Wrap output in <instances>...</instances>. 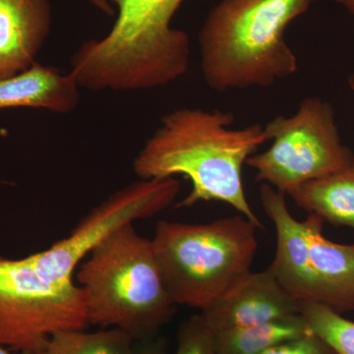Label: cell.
<instances>
[{"label": "cell", "instance_id": "1", "mask_svg": "<svg viewBox=\"0 0 354 354\" xmlns=\"http://www.w3.org/2000/svg\"><path fill=\"white\" fill-rule=\"evenodd\" d=\"M234 121V113L218 109L185 108L165 114L135 158V174L140 179L183 176L192 188L178 208L223 202L264 230L247 200L242 169L267 135L260 124L232 128Z\"/></svg>", "mask_w": 354, "mask_h": 354}, {"label": "cell", "instance_id": "2", "mask_svg": "<svg viewBox=\"0 0 354 354\" xmlns=\"http://www.w3.org/2000/svg\"><path fill=\"white\" fill-rule=\"evenodd\" d=\"M118 17L108 35L84 41L71 58L80 88L140 91L176 82L189 71L191 43L171 25L183 0H111Z\"/></svg>", "mask_w": 354, "mask_h": 354}, {"label": "cell", "instance_id": "3", "mask_svg": "<svg viewBox=\"0 0 354 354\" xmlns=\"http://www.w3.org/2000/svg\"><path fill=\"white\" fill-rule=\"evenodd\" d=\"M316 0H221L199 32L205 82L218 93L271 87L298 71L285 32Z\"/></svg>", "mask_w": 354, "mask_h": 354}, {"label": "cell", "instance_id": "4", "mask_svg": "<svg viewBox=\"0 0 354 354\" xmlns=\"http://www.w3.org/2000/svg\"><path fill=\"white\" fill-rule=\"evenodd\" d=\"M78 268L90 325L120 329L140 342L157 337L176 313L152 241L133 223L102 239Z\"/></svg>", "mask_w": 354, "mask_h": 354}, {"label": "cell", "instance_id": "5", "mask_svg": "<svg viewBox=\"0 0 354 354\" xmlns=\"http://www.w3.org/2000/svg\"><path fill=\"white\" fill-rule=\"evenodd\" d=\"M257 230L241 215L201 225L158 221L151 241L174 304L201 311L250 272Z\"/></svg>", "mask_w": 354, "mask_h": 354}, {"label": "cell", "instance_id": "6", "mask_svg": "<svg viewBox=\"0 0 354 354\" xmlns=\"http://www.w3.org/2000/svg\"><path fill=\"white\" fill-rule=\"evenodd\" d=\"M272 146L246 165L256 179L290 195L302 184L341 171L354 156L342 144L334 109L320 97H305L292 115H279L264 127Z\"/></svg>", "mask_w": 354, "mask_h": 354}, {"label": "cell", "instance_id": "7", "mask_svg": "<svg viewBox=\"0 0 354 354\" xmlns=\"http://www.w3.org/2000/svg\"><path fill=\"white\" fill-rule=\"evenodd\" d=\"M87 310L75 283H55L31 257H0V346L32 353L62 330L87 329Z\"/></svg>", "mask_w": 354, "mask_h": 354}, {"label": "cell", "instance_id": "8", "mask_svg": "<svg viewBox=\"0 0 354 354\" xmlns=\"http://www.w3.org/2000/svg\"><path fill=\"white\" fill-rule=\"evenodd\" d=\"M180 189V181L176 177L141 179L129 184L95 206L68 236L32 254V263L48 281L72 283L77 268L102 239L124 225L165 211Z\"/></svg>", "mask_w": 354, "mask_h": 354}, {"label": "cell", "instance_id": "9", "mask_svg": "<svg viewBox=\"0 0 354 354\" xmlns=\"http://www.w3.org/2000/svg\"><path fill=\"white\" fill-rule=\"evenodd\" d=\"M299 301L269 271L245 274L200 311L214 333L299 314Z\"/></svg>", "mask_w": 354, "mask_h": 354}, {"label": "cell", "instance_id": "10", "mask_svg": "<svg viewBox=\"0 0 354 354\" xmlns=\"http://www.w3.org/2000/svg\"><path fill=\"white\" fill-rule=\"evenodd\" d=\"M260 200L277 234L276 253L268 269L298 301L316 302L309 267L306 223L291 215L286 195L269 184L261 185Z\"/></svg>", "mask_w": 354, "mask_h": 354}, {"label": "cell", "instance_id": "11", "mask_svg": "<svg viewBox=\"0 0 354 354\" xmlns=\"http://www.w3.org/2000/svg\"><path fill=\"white\" fill-rule=\"evenodd\" d=\"M51 22L50 0H0V80L36 62Z\"/></svg>", "mask_w": 354, "mask_h": 354}, {"label": "cell", "instance_id": "12", "mask_svg": "<svg viewBox=\"0 0 354 354\" xmlns=\"http://www.w3.org/2000/svg\"><path fill=\"white\" fill-rule=\"evenodd\" d=\"M304 221L316 304L339 313L354 310V244L335 243L326 239L323 218L315 214H309Z\"/></svg>", "mask_w": 354, "mask_h": 354}, {"label": "cell", "instance_id": "13", "mask_svg": "<svg viewBox=\"0 0 354 354\" xmlns=\"http://www.w3.org/2000/svg\"><path fill=\"white\" fill-rule=\"evenodd\" d=\"M80 87L71 73L35 62L29 68L0 80V111L11 108L44 109L71 113L80 102Z\"/></svg>", "mask_w": 354, "mask_h": 354}, {"label": "cell", "instance_id": "14", "mask_svg": "<svg viewBox=\"0 0 354 354\" xmlns=\"http://www.w3.org/2000/svg\"><path fill=\"white\" fill-rule=\"evenodd\" d=\"M290 196L309 214L354 232V158L341 171L302 184Z\"/></svg>", "mask_w": 354, "mask_h": 354}, {"label": "cell", "instance_id": "15", "mask_svg": "<svg viewBox=\"0 0 354 354\" xmlns=\"http://www.w3.org/2000/svg\"><path fill=\"white\" fill-rule=\"evenodd\" d=\"M312 335L301 314L215 333L218 354H259Z\"/></svg>", "mask_w": 354, "mask_h": 354}, {"label": "cell", "instance_id": "16", "mask_svg": "<svg viewBox=\"0 0 354 354\" xmlns=\"http://www.w3.org/2000/svg\"><path fill=\"white\" fill-rule=\"evenodd\" d=\"M135 342L127 333L114 328L62 330L51 335L41 348L26 354H132Z\"/></svg>", "mask_w": 354, "mask_h": 354}, {"label": "cell", "instance_id": "17", "mask_svg": "<svg viewBox=\"0 0 354 354\" xmlns=\"http://www.w3.org/2000/svg\"><path fill=\"white\" fill-rule=\"evenodd\" d=\"M299 311L312 334L334 354H354V322L339 312L316 302L299 301Z\"/></svg>", "mask_w": 354, "mask_h": 354}, {"label": "cell", "instance_id": "18", "mask_svg": "<svg viewBox=\"0 0 354 354\" xmlns=\"http://www.w3.org/2000/svg\"><path fill=\"white\" fill-rule=\"evenodd\" d=\"M174 354H218L215 333L209 329L201 314L191 316L181 324Z\"/></svg>", "mask_w": 354, "mask_h": 354}, {"label": "cell", "instance_id": "19", "mask_svg": "<svg viewBox=\"0 0 354 354\" xmlns=\"http://www.w3.org/2000/svg\"><path fill=\"white\" fill-rule=\"evenodd\" d=\"M259 354H334L332 349L315 335L279 344Z\"/></svg>", "mask_w": 354, "mask_h": 354}, {"label": "cell", "instance_id": "20", "mask_svg": "<svg viewBox=\"0 0 354 354\" xmlns=\"http://www.w3.org/2000/svg\"><path fill=\"white\" fill-rule=\"evenodd\" d=\"M167 341L164 337H153L151 339L136 342L132 354H165Z\"/></svg>", "mask_w": 354, "mask_h": 354}, {"label": "cell", "instance_id": "21", "mask_svg": "<svg viewBox=\"0 0 354 354\" xmlns=\"http://www.w3.org/2000/svg\"><path fill=\"white\" fill-rule=\"evenodd\" d=\"M88 1L106 15H113L114 9L111 0H88Z\"/></svg>", "mask_w": 354, "mask_h": 354}, {"label": "cell", "instance_id": "22", "mask_svg": "<svg viewBox=\"0 0 354 354\" xmlns=\"http://www.w3.org/2000/svg\"><path fill=\"white\" fill-rule=\"evenodd\" d=\"M335 1L341 4L346 10L354 15V0H335Z\"/></svg>", "mask_w": 354, "mask_h": 354}, {"label": "cell", "instance_id": "23", "mask_svg": "<svg viewBox=\"0 0 354 354\" xmlns=\"http://www.w3.org/2000/svg\"><path fill=\"white\" fill-rule=\"evenodd\" d=\"M348 85L349 88H351V90H353L354 92V73L353 74V75L349 76Z\"/></svg>", "mask_w": 354, "mask_h": 354}, {"label": "cell", "instance_id": "24", "mask_svg": "<svg viewBox=\"0 0 354 354\" xmlns=\"http://www.w3.org/2000/svg\"><path fill=\"white\" fill-rule=\"evenodd\" d=\"M0 354H11L8 348H4V346H0Z\"/></svg>", "mask_w": 354, "mask_h": 354}]
</instances>
